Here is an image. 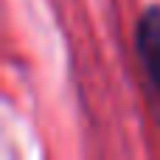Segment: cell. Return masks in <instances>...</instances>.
Masks as SVG:
<instances>
[{
	"mask_svg": "<svg viewBox=\"0 0 160 160\" xmlns=\"http://www.w3.org/2000/svg\"><path fill=\"white\" fill-rule=\"evenodd\" d=\"M135 42H138L141 62H143V68L149 73V82H152V87L160 96V6L149 8L141 17Z\"/></svg>",
	"mask_w": 160,
	"mask_h": 160,
	"instance_id": "6da1fadb",
	"label": "cell"
}]
</instances>
